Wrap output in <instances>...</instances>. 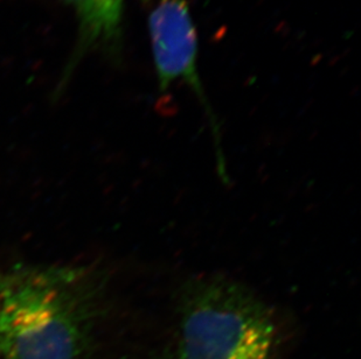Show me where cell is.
<instances>
[{
    "label": "cell",
    "mask_w": 361,
    "mask_h": 359,
    "mask_svg": "<svg viewBox=\"0 0 361 359\" xmlns=\"http://www.w3.org/2000/svg\"><path fill=\"white\" fill-rule=\"evenodd\" d=\"M104 282L81 268L27 267L0 279V359H80L103 312Z\"/></svg>",
    "instance_id": "1"
},
{
    "label": "cell",
    "mask_w": 361,
    "mask_h": 359,
    "mask_svg": "<svg viewBox=\"0 0 361 359\" xmlns=\"http://www.w3.org/2000/svg\"><path fill=\"white\" fill-rule=\"evenodd\" d=\"M280 329L266 302L222 277L181 286L166 339L147 359H279Z\"/></svg>",
    "instance_id": "2"
},
{
    "label": "cell",
    "mask_w": 361,
    "mask_h": 359,
    "mask_svg": "<svg viewBox=\"0 0 361 359\" xmlns=\"http://www.w3.org/2000/svg\"><path fill=\"white\" fill-rule=\"evenodd\" d=\"M140 1L147 12L159 89L166 92L171 85L183 82L198 96L211 117L199 76L198 37L188 0ZM211 119L214 124V119Z\"/></svg>",
    "instance_id": "3"
},
{
    "label": "cell",
    "mask_w": 361,
    "mask_h": 359,
    "mask_svg": "<svg viewBox=\"0 0 361 359\" xmlns=\"http://www.w3.org/2000/svg\"><path fill=\"white\" fill-rule=\"evenodd\" d=\"M79 23L76 58L92 51L117 55L123 44L126 0H63Z\"/></svg>",
    "instance_id": "4"
}]
</instances>
